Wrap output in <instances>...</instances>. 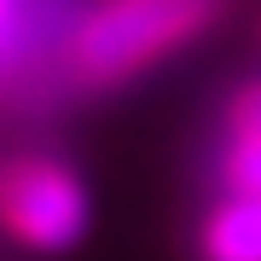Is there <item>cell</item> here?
Instances as JSON below:
<instances>
[{
	"mask_svg": "<svg viewBox=\"0 0 261 261\" xmlns=\"http://www.w3.org/2000/svg\"><path fill=\"white\" fill-rule=\"evenodd\" d=\"M232 6L238 0H99L75 18L58 75L82 93L128 87L145 70H157L174 53L215 35L232 18Z\"/></svg>",
	"mask_w": 261,
	"mask_h": 261,
	"instance_id": "obj_1",
	"label": "cell"
},
{
	"mask_svg": "<svg viewBox=\"0 0 261 261\" xmlns=\"http://www.w3.org/2000/svg\"><path fill=\"white\" fill-rule=\"evenodd\" d=\"M93 232V192L82 168L58 151L0 157V238L29 255H70Z\"/></svg>",
	"mask_w": 261,
	"mask_h": 261,
	"instance_id": "obj_2",
	"label": "cell"
},
{
	"mask_svg": "<svg viewBox=\"0 0 261 261\" xmlns=\"http://www.w3.org/2000/svg\"><path fill=\"white\" fill-rule=\"evenodd\" d=\"M203 157H209V168H203L209 192L261 197V70L221 93Z\"/></svg>",
	"mask_w": 261,
	"mask_h": 261,
	"instance_id": "obj_3",
	"label": "cell"
},
{
	"mask_svg": "<svg viewBox=\"0 0 261 261\" xmlns=\"http://www.w3.org/2000/svg\"><path fill=\"white\" fill-rule=\"evenodd\" d=\"M197 261H261V197L209 192L192 232Z\"/></svg>",
	"mask_w": 261,
	"mask_h": 261,
	"instance_id": "obj_4",
	"label": "cell"
},
{
	"mask_svg": "<svg viewBox=\"0 0 261 261\" xmlns=\"http://www.w3.org/2000/svg\"><path fill=\"white\" fill-rule=\"evenodd\" d=\"M0 12H29V0H0Z\"/></svg>",
	"mask_w": 261,
	"mask_h": 261,
	"instance_id": "obj_5",
	"label": "cell"
},
{
	"mask_svg": "<svg viewBox=\"0 0 261 261\" xmlns=\"http://www.w3.org/2000/svg\"><path fill=\"white\" fill-rule=\"evenodd\" d=\"M255 47H261V12H255Z\"/></svg>",
	"mask_w": 261,
	"mask_h": 261,
	"instance_id": "obj_6",
	"label": "cell"
}]
</instances>
